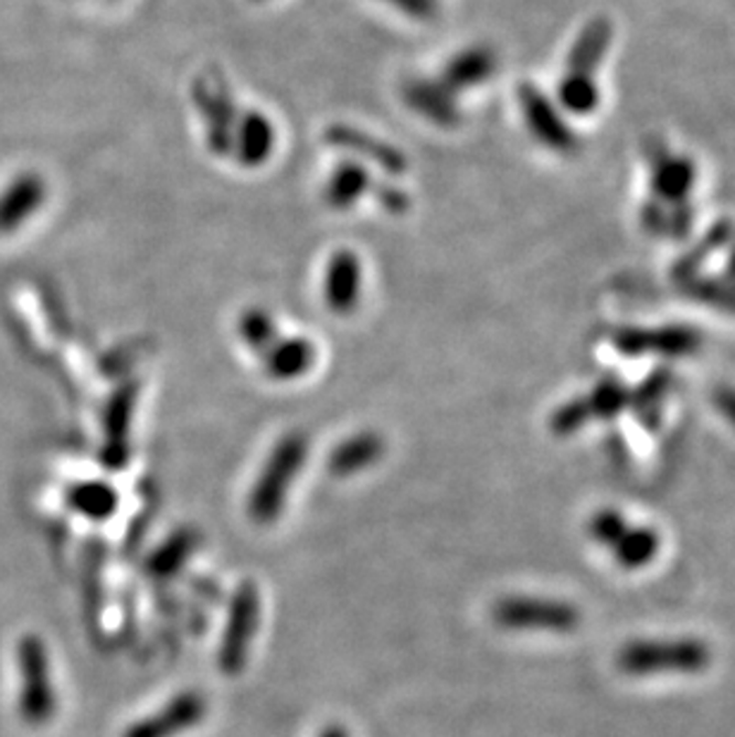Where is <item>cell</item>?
Here are the masks:
<instances>
[{
	"instance_id": "obj_23",
	"label": "cell",
	"mask_w": 735,
	"mask_h": 737,
	"mask_svg": "<svg viewBox=\"0 0 735 737\" xmlns=\"http://www.w3.org/2000/svg\"><path fill=\"white\" fill-rule=\"evenodd\" d=\"M558 106L571 115H590L599 106V86L595 75H580V72H566V77L558 84Z\"/></svg>"
},
{
	"instance_id": "obj_9",
	"label": "cell",
	"mask_w": 735,
	"mask_h": 737,
	"mask_svg": "<svg viewBox=\"0 0 735 737\" xmlns=\"http://www.w3.org/2000/svg\"><path fill=\"white\" fill-rule=\"evenodd\" d=\"M363 265L351 248H340L330 256L322 273V301L334 316H351L361 306Z\"/></svg>"
},
{
	"instance_id": "obj_14",
	"label": "cell",
	"mask_w": 735,
	"mask_h": 737,
	"mask_svg": "<svg viewBox=\"0 0 735 737\" xmlns=\"http://www.w3.org/2000/svg\"><path fill=\"white\" fill-rule=\"evenodd\" d=\"M326 141L334 149H342L347 153L354 156L356 160H368V163L377 165L380 170H385L387 174L396 177L406 172V158L394 149V146L385 143L382 139L368 135V131H361L356 127L349 125H332L326 131Z\"/></svg>"
},
{
	"instance_id": "obj_13",
	"label": "cell",
	"mask_w": 735,
	"mask_h": 737,
	"mask_svg": "<svg viewBox=\"0 0 735 737\" xmlns=\"http://www.w3.org/2000/svg\"><path fill=\"white\" fill-rule=\"evenodd\" d=\"M277 131L270 117L260 110H244L239 113L237 127H234L232 139V156L244 168H260L266 165L275 153Z\"/></svg>"
},
{
	"instance_id": "obj_19",
	"label": "cell",
	"mask_w": 735,
	"mask_h": 737,
	"mask_svg": "<svg viewBox=\"0 0 735 737\" xmlns=\"http://www.w3.org/2000/svg\"><path fill=\"white\" fill-rule=\"evenodd\" d=\"M385 449V439L377 432H356L332 449L328 470L334 478H351L375 466Z\"/></svg>"
},
{
	"instance_id": "obj_8",
	"label": "cell",
	"mask_w": 735,
	"mask_h": 737,
	"mask_svg": "<svg viewBox=\"0 0 735 737\" xmlns=\"http://www.w3.org/2000/svg\"><path fill=\"white\" fill-rule=\"evenodd\" d=\"M702 337L693 328L667 325V328H624L611 334V344L626 356L657 353V356H688L700 349Z\"/></svg>"
},
{
	"instance_id": "obj_29",
	"label": "cell",
	"mask_w": 735,
	"mask_h": 737,
	"mask_svg": "<svg viewBox=\"0 0 735 737\" xmlns=\"http://www.w3.org/2000/svg\"><path fill=\"white\" fill-rule=\"evenodd\" d=\"M194 547H196V537L191 533L174 535L149 558L146 568H149V573H153V575H172L187 562L191 549H194Z\"/></svg>"
},
{
	"instance_id": "obj_24",
	"label": "cell",
	"mask_w": 735,
	"mask_h": 737,
	"mask_svg": "<svg viewBox=\"0 0 735 737\" xmlns=\"http://www.w3.org/2000/svg\"><path fill=\"white\" fill-rule=\"evenodd\" d=\"M611 549L621 566L642 568L657 556L659 537L650 527H628Z\"/></svg>"
},
{
	"instance_id": "obj_22",
	"label": "cell",
	"mask_w": 735,
	"mask_h": 737,
	"mask_svg": "<svg viewBox=\"0 0 735 737\" xmlns=\"http://www.w3.org/2000/svg\"><path fill=\"white\" fill-rule=\"evenodd\" d=\"M67 506L86 519L103 521L110 519L117 509V494L106 482H79L67 490Z\"/></svg>"
},
{
	"instance_id": "obj_20",
	"label": "cell",
	"mask_w": 735,
	"mask_h": 737,
	"mask_svg": "<svg viewBox=\"0 0 735 737\" xmlns=\"http://www.w3.org/2000/svg\"><path fill=\"white\" fill-rule=\"evenodd\" d=\"M497 70V57L490 49L484 46H473L457 53L443 70V82L449 92L457 96L459 92H466V88H473L478 84L490 82Z\"/></svg>"
},
{
	"instance_id": "obj_11",
	"label": "cell",
	"mask_w": 735,
	"mask_h": 737,
	"mask_svg": "<svg viewBox=\"0 0 735 737\" xmlns=\"http://www.w3.org/2000/svg\"><path fill=\"white\" fill-rule=\"evenodd\" d=\"M205 712H209V704H205L201 692H182L158 714L131 726L125 737H178L184 730L199 726Z\"/></svg>"
},
{
	"instance_id": "obj_7",
	"label": "cell",
	"mask_w": 735,
	"mask_h": 737,
	"mask_svg": "<svg viewBox=\"0 0 735 737\" xmlns=\"http://www.w3.org/2000/svg\"><path fill=\"white\" fill-rule=\"evenodd\" d=\"M519 103L523 110L525 127L535 141H540L545 149L554 153L571 156L578 151V139L573 135L568 122L564 120L562 108H556L537 86L523 84L519 88Z\"/></svg>"
},
{
	"instance_id": "obj_31",
	"label": "cell",
	"mask_w": 735,
	"mask_h": 737,
	"mask_svg": "<svg viewBox=\"0 0 735 737\" xmlns=\"http://www.w3.org/2000/svg\"><path fill=\"white\" fill-rule=\"evenodd\" d=\"M587 420H593V416H590V408H587L585 396H580V399H573L558 408L550 420V427H552V432L564 437V435L580 430Z\"/></svg>"
},
{
	"instance_id": "obj_3",
	"label": "cell",
	"mask_w": 735,
	"mask_h": 737,
	"mask_svg": "<svg viewBox=\"0 0 735 737\" xmlns=\"http://www.w3.org/2000/svg\"><path fill=\"white\" fill-rule=\"evenodd\" d=\"M20 699L18 709L29 726H46L55 714V690L49 650L41 638L24 635L18 642Z\"/></svg>"
},
{
	"instance_id": "obj_25",
	"label": "cell",
	"mask_w": 735,
	"mask_h": 737,
	"mask_svg": "<svg viewBox=\"0 0 735 737\" xmlns=\"http://www.w3.org/2000/svg\"><path fill=\"white\" fill-rule=\"evenodd\" d=\"M239 337L242 342L263 356L279 337L275 318L266 311V308H248L239 318Z\"/></svg>"
},
{
	"instance_id": "obj_28",
	"label": "cell",
	"mask_w": 735,
	"mask_h": 737,
	"mask_svg": "<svg viewBox=\"0 0 735 737\" xmlns=\"http://www.w3.org/2000/svg\"><path fill=\"white\" fill-rule=\"evenodd\" d=\"M688 293L704 306L718 308V311L735 316V282L733 279H688Z\"/></svg>"
},
{
	"instance_id": "obj_17",
	"label": "cell",
	"mask_w": 735,
	"mask_h": 737,
	"mask_svg": "<svg viewBox=\"0 0 735 737\" xmlns=\"http://www.w3.org/2000/svg\"><path fill=\"white\" fill-rule=\"evenodd\" d=\"M263 371L275 382H294L311 373L316 365V346L306 337H277V342L263 353Z\"/></svg>"
},
{
	"instance_id": "obj_6",
	"label": "cell",
	"mask_w": 735,
	"mask_h": 737,
	"mask_svg": "<svg viewBox=\"0 0 735 737\" xmlns=\"http://www.w3.org/2000/svg\"><path fill=\"white\" fill-rule=\"evenodd\" d=\"M492 618L507 630L568 632L578 626L580 613L566 601L542 597H507L494 604Z\"/></svg>"
},
{
	"instance_id": "obj_15",
	"label": "cell",
	"mask_w": 735,
	"mask_h": 737,
	"mask_svg": "<svg viewBox=\"0 0 735 737\" xmlns=\"http://www.w3.org/2000/svg\"><path fill=\"white\" fill-rule=\"evenodd\" d=\"M697 168L690 158L659 149L652 156V189L659 201L669 205H685L693 194Z\"/></svg>"
},
{
	"instance_id": "obj_10",
	"label": "cell",
	"mask_w": 735,
	"mask_h": 737,
	"mask_svg": "<svg viewBox=\"0 0 735 737\" xmlns=\"http://www.w3.org/2000/svg\"><path fill=\"white\" fill-rule=\"evenodd\" d=\"M49 199V184L36 172H22L0 191V234H14L26 225Z\"/></svg>"
},
{
	"instance_id": "obj_16",
	"label": "cell",
	"mask_w": 735,
	"mask_h": 737,
	"mask_svg": "<svg viewBox=\"0 0 735 737\" xmlns=\"http://www.w3.org/2000/svg\"><path fill=\"white\" fill-rule=\"evenodd\" d=\"M406 106L439 127L459 125L457 96L439 79H408L402 88Z\"/></svg>"
},
{
	"instance_id": "obj_12",
	"label": "cell",
	"mask_w": 735,
	"mask_h": 737,
	"mask_svg": "<svg viewBox=\"0 0 735 737\" xmlns=\"http://www.w3.org/2000/svg\"><path fill=\"white\" fill-rule=\"evenodd\" d=\"M137 394L139 387L135 382H127L120 389L113 394V399L103 413V451L100 459L108 468H120L127 461L129 453V430H131V416H135L137 406Z\"/></svg>"
},
{
	"instance_id": "obj_21",
	"label": "cell",
	"mask_w": 735,
	"mask_h": 737,
	"mask_svg": "<svg viewBox=\"0 0 735 737\" xmlns=\"http://www.w3.org/2000/svg\"><path fill=\"white\" fill-rule=\"evenodd\" d=\"M611 24L607 20L599 18L587 24L568 51V72L593 75L611 46Z\"/></svg>"
},
{
	"instance_id": "obj_1",
	"label": "cell",
	"mask_w": 735,
	"mask_h": 737,
	"mask_svg": "<svg viewBox=\"0 0 735 737\" xmlns=\"http://www.w3.org/2000/svg\"><path fill=\"white\" fill-rule=\"evenodd\" d=\"M306 453L308 439L303 432H289L277 441L248 496V519L256 525H268L279 519Z\"/></svg>"
},
{
	"instance_id": "obj_34",
	"label": "cell",
	"mask_w": 735,
	"mask_h": 737,
	"mask_svg": "<svg viewBox=\"0 0 735 737\" xmlns=\"http://www.w3.org/2000/svg\"><path fill=\"white\" fill-rule=\"evenodd\" d=\"M387 3L394 6L396 10L406 12L408 18L414 20H433L437 14L435 0H387Z\"/></svg>"
},
{
	"instance_id": "obj_26",
	"label": "cell",
	"mask_w": 735,
	"mask_h": 737,
	"mask_svg": "<svg viewBox=\"0 0 735 737\" xmlns=\"http://www.w3.org/2000/svg\"><path fill=\"white\" fill-rule=\"evenodd\" d=\"M669 389H671V375L659 371L647 377L636 389V394H630V404L636 406L640 420L647 427L659 425V410H661V404H664V396L669 394Z\"/></svg>"
},
{
	"instance_id": "obj_36",
	"label": "cell",
	"mask_w": 735,
	"mask_h": 737,
	"mask_svg": "<svg viewBox=\"0 0 735 737\" xmlns=\"http://www.w3.org/2000/svg\"><path fill=\"white\" fill-rule=\"evenodd\" d=\"M320 737H349V733L342 726H328L320 733Z\"/></svg>"
},
{
	"instance_id": "obj_30",
	"label": "cell",
	"mask_w": 735,
	"mask_h": 737,
	"mask_svg": "<svg viewBox=\"0 0 735 737\" xmlns=\"http://www.w3.org/2000/svg\"><path fill=\"white\" fill-rule=\"evenodd\" d=\"M728 239H731V225H718V227H714L712 234H707V237H704V239L697 244V248L688 250V254H685L679 263H675V277L685 279V282H688V279L697 277L700 263H702L704 258H710V256L714 254V250H716L718 246H722V244H726Z\"/></svg>"
},
{
	"instance_id": "obj_2",
	"label": "cell",
	"mask_w": 735,
	"mask_h": 737,
	"mask_svg": "<svg viewBox=\"0 0 735 737\" xmlns=\"http://www.w3.org/2000/svg\"><path fill=\"white\" fill-rule=\"evenodd\" d=\"M710 661L707 644L700 640H645L619 652V669L628 675L700 673Z\"/></svg>"
},
{
	"instance_id": "obj_37",
	"label": "cell",
	"mask_w": 735,
	"mask_h": 737,
	"mask_svg": "<svg viewBox=\"0 0 735 737\" xmlns=\"http://www.w3.org/2000/svg\"><path fill=\"white\" fill-rule=\"evenodd\" d=\"M726 279H733V282H735V246L731 250V258H728V265H726Z\"/></svg>"
},
{
	"instance_id": "obj_32",
	"label": "cell",
	"mask_w": 735,
	"mask_h": 737,
	"mask_svg": "<svg viewBox=\"0 0 735 737\" xmlns=\"http://www.w3.org/2000/svg\"><path fill=\"white\" fill-rule=\"evenodd\" d=\"M587 530H590V535L599 544H605V547H614V544L619 542V537L628 530V523L624 521V515L619 511L605 509V511H599V513L593 515Z\"/></svg>"
},
{
	"instance_id": "obj_5",
	"label": "cell",
	"mask_w": 735,
	"mask_h": 737,
	"mask_svg": "<svg viewBox=\"0 0 735 737\" xmlns=\"http://www.w3.org/2000/svg\"><path fill=\"white\" fill-rule=\"evenodd\" d=\"M258 623H260L258 587L254 583H242L232 597L227 623L217 652V666L225 675H237L244 671Z\"/></svg>"
},
{
	"instance_id": "obj_27",
	"label": "cell",
	"mask_w": 735,
	"mask_h": 737,
	"mask_svg": "<svg viewBox=\"0 0 735 737\" xmlns=\"http://www.w3.org/2000/svg\"><path fill=\"white\" fill-rule=\"evenodd\" d=\"M587 408H590L593 418L609 420L630 404V392L624 385L619 377H605L597 382V387L590 392V396H585Z\"/></svg>"
},
{
	"instance_id": "obj_33",
	"label": "cell",
	"mask_w": 735,
	"mask_h": 737,
	"mask_svg": "<svg viewBox=\"0 0 735 737\" xmlns=\"http://www.w3.org/2000/svg\"><path fill=\"white\" fill-rule=\"evenodd\" d=\"M375 199L382 205V211H387L390 215H404L408 211V203H411L408 196H406V191H402L400 186H392V184L377 186Z\"/></svg>"
},
{
	"instance_id": "obj_35",
	"label": "cell",
	"mask_w": 735,
	"mask_h": 737,
	"mask_svg": "<svg viewBox=\"0 0 735 737\" xmlns=\"http://www.w3.org/2000/svg\"><path fill=\"white\" fill-rule=\"evenodd\" d=\"M714 404L716 408L722 410V416L735 427V389L731 387H722L714 394Z\"/></svg>"
},
{
	"instance_id": "obj_18",
	"label": "cell",
	"mask_w": 735,
	"mask_h": 737,
	"mask_svg": "<svg viewBox=\"0 0 735 737\" xmlns=\"http://www.w3.org/2000/svg\"><path fill=\"white\" fill-rule=\"evenodd\" d=\"M371 170H368L361 160L347 158L330 172L326 191H322V201H326L332 211H349L365 196V191H371Z\"/></svg>"
},
{
	"instance_id": "obj_4",
	"label": "cell",
	"mask_w": 735,
	"mask_h": 737,
	"mask_svg": "<svg viewBox=\"0 0 735 737\" xmlns=\"http://www.w3.org/2000/svg\"><path fill=\"white\" fill-rule=\"evenodd\" d=\"M191 98L199 108L205 143H209L211 153L220 158L232 156V139L239 113L223 75L220 72H203L191 86Z\"/></svg>"
}]
</instances>
